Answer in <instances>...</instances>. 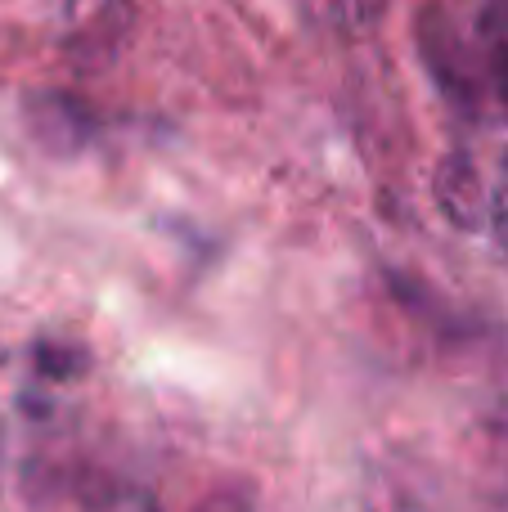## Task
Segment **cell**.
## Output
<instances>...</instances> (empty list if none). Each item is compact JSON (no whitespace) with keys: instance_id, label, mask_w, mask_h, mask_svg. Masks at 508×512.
<instances>
[{"instance_id":"obj_1","label":"cell","mask_w":508,"mask_h":512,"mask_svg":"<svg viewBox=\"0 0 508 512\" xmlns=\"http://www.w3.org/2000/svg\"><path fill=\"white\" fill-rule=\"evenodd\" d=\"M437 203L459 230H477V225L491 216V203H486V194H482L477 167L464 153H450L437 167Z\"/></svg>"},{"instance_id":"obj_2","label":"cell","mask_w":508,"mask_h":512,"mask_svg":"<svg viewBox=\"0 0 508 512\" xmlns=\"http://www.w3.org/2000/svg\"><path fill=\"white\" fill-rule=\"evenodd\" d=\"M491 221H495V234H500V243L508 252V180H504V189L495 194V203H491Z\"/></svg>"}]
</instances>
